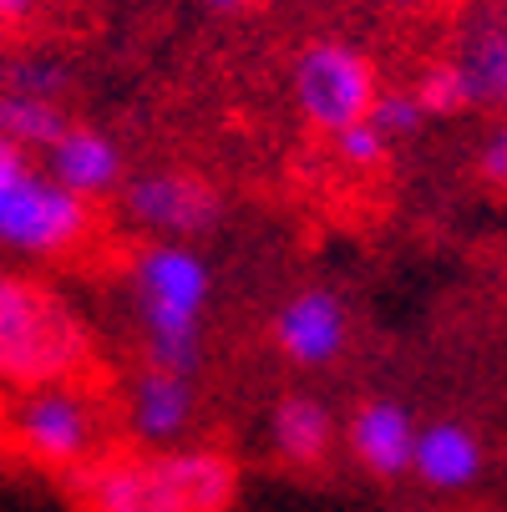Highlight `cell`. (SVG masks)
<instances>
[{"mask_svg": "<svg viewBox=\"0 0 507 512\" xmlns=\"http://www.w3.org/2000/svg\"><path fill=\"white\" fill-rule=\"evenodd\" d=\"M71 477L82 512H229L239 492V467L213 447H137Z\"/></svg>", "mask_w": 507, "mask_h": 512, "instance_id": "1", "label": "cell"}, {"mask_svg": "<svg viewBox=\"0 0 507 512\" xmlns=\"http://www.w3.org/2000/svg\"><path fill=\"white\" fill-rule=\"evenodd\" d=\"M127 289L142 325V360L153 371L193 381L203 365V310L213 295V274L198 244L148 239L127 259Z\"/></svg>", "mask_w": 507, "mask_h": 512, "instance_id": "2", "label": "cell"}, {"mask_svg": "<svg viewBox=\"0 0 507 512\" xmlns=\"http://www.w3.org/2000/svg\"><path fill=\"white\" fill-rule=\"evenodd\" d=\"M92 365V340L51 289L0 269V381L56 386L77 381Z\"/></svg>", "mask_w": 507, "mask_h": 512, "instance_id": "3", "label": "cell"}, {"mask_svg": "<svg viewBox=\"0 0 507 512\" xmlns=\"http://www.w3.org/2000/svg\"><path fill=\"white\" fill-rule=\"evenodd\" d=\"M97 234V213L66 193L26 148L0 137V249L31 259H66Z\"/></svg>", "mask_w": 507, "mask_h": 512, "instance_id": "4", "label": "cell"}, {"mask_svg": "<svg viewBox=\"0 0 507 512\" xmlns=\"http://www.w3.org/2000/svg\"><path fill=\"white\" fill-rule=\"evenodd\" d=\"M376 97H381L376 61L355 41L320 36V41H305L295 61H289V102L320 137H335L350 122H366Z\"/></svg>", "mask_w": 507, "mask_h": 512, "instance_id": "5", "label": "cell"}, {"mask_svg": "<svg viewBox=\"0 0 507 512\" xmlns=\"http://www.w3.org/2000/svg\"><path fill=\"white\" fill-rule=\"evenodd\" d=\"M6 431H11L16 452H26V462L46 472H77L97 457L102 421L87 391H77L71 381H56V386H31L21 406L6 416Z\"/></svg>", "mask_w": 507, "mask_h": 512, "instance_id": "6", "label": "cell"}, {"mask_svg": "<svg viewBox=\"0 0 507 512\" xmlns=\"http://www.w3.org/2000/svg\"><path fill=\"white\" fill-rule=\"evenodd\" d=\"M117 198H122L127 224L142 229L148 239L198 244L219 229V218H224L219 188L193 168H142V173L122 178Z\"/></svg>", "mask_w": 507, "mask_h": 512, "instance_id": "7", "label": "cell"}, {"mask_svg": "<svg viewBox=\"0 0 507 512\" xmlns=\"http://www.w3.org/2000/svg\"><path fill=\"white\" fill-rule=\"evenodd\" d=\"M269 340L295 371H330L350 345V305L325 284H305L274 310Z\"/></svg>", "mask_w": 507, "mask_h": 512, "instance_id": "8", "label": "cell"}, {"mask_svg": "<svg viewBox=\"0 0 507 512\" xmlns=\"http://www.w3.org/2000/svg\"><path fill=\"white\" fill-rule=\"evenodd\" d=\"M416 416L391 401V396H371L345 416V447L355 457V467L376 477V482H396L411 472V452H416Z\"/></svg>", "mask_w": 507, "mask_h": 512, "instance_id": "9", "label": "cell"}, {"mask_svg": "<svg viewBox=\"0 0 507 512\" xmlns=\"http://www.w3.org/2000/svg\"><path fill=\"white\" fill-rule=\"evenodd\" d=\"M198 416V386L173 371L142 365L127 386V436L137 447H183Z\"/></svg>", "mask_w": 507, "mask_h": 512, "instance_id": "10", "label": "cell"}, {"mask_svg": "<svg viewBox=\"0 0 507 512\" xmlns=\"http://www.w3.org/2000/svg\"><path fill=\"white\" fill-rule=\"evenodd\" d=\"M46 173L77 193L82 203H102L122 188L127 178V158L117 148V137L102 127H82V122H66V132L46 148Z\"/></svg>", "mask_w": 507, "mask_h": 512, "instance_id": "11", "label": "cell"}, {"mask_svg": "<svg viewBox=\"0 0 507 512\" xmlns=\"http://www.w3.org/2000/svg\"><path fill=\"white\" fill-rule=\"evenodd\" d=\"M452 61L467 77L472 107L507 117V0H487V6L467 16Z\"/></svg>", "mask_w": 507, "mask_h": 512, "instance_id": "12", "label": "cell"}, {"mask_svg": "<svg viewBox=\"0 0 507 512\" xmlns=\"http://www.w3.org/2000/svg\"><path fill=\"white\" fill-rule=\"evenodd\" d=\"M335 442H340V421H335V411L320 396L289 391V396L274 401V411H269V447H274V457L284 467L315 472V467L330 462Z\"/></svg>", "mask_w": 507, "mask_h": 512, "instance_id": "13", "label": "cell"}, {"mask_svg": "<svg viewBox=\"0 0 507 512\" xmlns=\"http://www.w3.org/2000/svg\"><path fill=\"white\" fill-rule=\"evenodd\" d=\"M487 467L482 436L462 421H426L416 426V452H411V477L426 482L431 492H467Z\"/></svg>", "mask_w": 507, "mask_h": 512, "instance_id": "14", "label": "cell"}, {"mask_svg": "<svg viewBox=\"0 0 507 512\" xmlns=\"http://www.w3.org/2000/svg\"><path fill=\"white\" fill-rule=\"evenodd\" d=\"M66 107L46 102V97H26V92H6L0 87V137H11L26 153H46L51 142L66 132Z\"/></svg>", "mask_w": 507, "mask_h": 512, "instance_id": "15", "label": "cell"}, {"mask_svg": "<svg viewBox=\"0 0 507 512\" xmlns=\"http://www.w3.org/2000/svg\"><path fill=\"white\" fill-rule=\"evenodd\" d=\"M426 122H442V117H462L472 112V92H467V77H462V66L447 56V61H431L421 77L411 82Z\"/></svg>", "mask_w": 507, "mask_h": 512, "instance_id": "16", "label": "cell"}, {"mask_svg": "<svg viewBox=\"0 0 507 512\" xmlns=\"http://www.w3.org/2000/svg\"><path fill=\"white\" fill-rule=\"evenodd\" d=\"M371 122H376V132L391 142H411L421 127H426V112H421V102H416V92L411 87H386L381 97H376V107H371Z\"/></svg>", "mask_w": 507, "mask_h": 512, "instance_id": "17", "label": "cell"}, {"mask_svg": "<svg viewBox=\"0 0 507 512\" xmlns=\"http://www.w3.org/2000/svg\"><path fill=\"white\" fill-rule=\"evenodd\" d=\"M330 148H335V158H340L345 168H355V173H376V168L391 158V142L376 132V122H371V117H366V122L340 127V132L330 137Z\"/></svg>", "mask_w": 507, "mask_h": 512, "instance_id": "18", "label": "cell"}, {"mask_svg": "<svg viewBox=\"0 0 507 512\" xmlns=\"http://www.w3.org/2000/svg\"><path fill=\"white\" fill-rule=\"evenodd\" d=\"M6 92H26V97H46V102H61L66 97V71L56 61H41V56H26V61H11L6 66Z\"/></svg>", "mask_w": 507, "mask_h": 512, "instance_id": "19", "label": "cell"}, {"mask_svg": "<svg viewBox=\"0 0 507 512\" xmlns=\"http://www.w3.org/2000/svg\"><path fill=\"white\" fill-rule=\"evenodd\" d=\"M472 173L482 188H507V117H497L482 132L477 153H472Z\"/></svg>", "mask_w": 507, "mask_h": 512, "instance_id": "20", "label": "cell"}, {"mask_svg": "<svg viewBox=\"0 0 507 512\" xmlns=\"http://www.w3.org/2000/svg\"><path fill=\"white\" fill-rule=\"evenodd\" d=\"M41 0H0V31H16L26 21H36Z\"/></svg>", "mask_w": 507, "mask_h": 512, "instance_id": "21", "label": "cell"}, {"mask_svg": "<svg viewBox=\"0 0 507 512\" xmlns=\"http://www.w3.org/2000/svg\"><path fill=\"white\" fill-rule=\"evenodd\" d=\"M203 6H208L213 16H239V11H249V6H259V0H203Z\"/></svg>", "mask_w": 507, "mask_h": 512, "instance_id": "22", "label": "cell"}, {"mask_svg": "<svg viewBox=\"0 0 507 512\" xmlns=\"http://www.w3.org/2000/svg\"><path fill=\"white\" fill-rule=\"evenodd\" d=\"M6 416H11V411H6V406H0V431H6Z\"/></svg>", "mask_w": 507, "mask_h": 512, "instance_id": "23", "label": "cell"}]
</instances>
